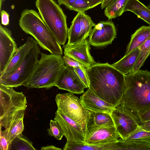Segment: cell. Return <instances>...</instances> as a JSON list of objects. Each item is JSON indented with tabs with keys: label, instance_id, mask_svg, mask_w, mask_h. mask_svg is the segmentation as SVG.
Segmentation results:
<instances>
[{
	"label": "cell",
	"instance_id": "74e56055",
	"mask_svg": "<svg viewBox=\"0 0 150 150\" xmlns=\"http://www.w3.org/2000/svg\"><path fill=\"white\" fill-rule=\"evenodd\" d=\"M150 47V37L139 48L140 51H142Z\"/></svg>",
	"mask_w": 150,
	"mask_h": 150
},
{
	"label": "cell",
	"instance_id": "30bf717a",
	"mask_svg": "<svg viewBox=\"0 0 150 150\" xmlns=\"http://www.w3.org/2000/svg\"><path fill=\"white\" fill-rule=\"evenodd\" d=\"M96 25L89 15L84 13H78L69 29L67 44L74 45L83 42Z\"/></svg>",
	"mask_w": 150,
	"mask_h": 150
},
{
	"label": "cell",
	"instance_id": "4dcf8cb0",
	"mask_svg": "<svg viewBox=\"0 0 150 150\" xmlns=\"http://www.w3.org/2000/svg\"><path fill=\"white\" fill-rule=\"evenodd\" d=\"M150 55V47L143 51H140L132 73L136 72L139 70Z\"/></svg>",
	"mask_w": 150,
	"mask_h": 150
},
{
	"label": "cell",
	"instance_id": "4fadbf2b",
	"mask_svg": "<svg viewBox=\"0 0 150 150\" xmlns=\"http://www.w3.org/2000/svg\"><path fill=\"white\" fill-rule=\"evenodd\" d=\"M55 86L59 89L77 94L83 93L84 89L87 88L74 68L69 66H65L58 77Z\"/></svg>",
	"mask_w": 150,
	"mask_h": 150
},
{
	"label": "cell",
	"instance_id": "277c9868",
	"mask_svg": "<svg viewBox=\"0 0 150 150\" xmlns=\"http://www.w3.org/2000/svg\"><path fill=\"white\" fill-rule=\"evenodd\" d=\"M41 57L30 77L23 84L28 88L49 89L55 86L65 66L62 55L40 52Z\"/></svg>",
	"mask_w": 150,
	"mask_h": 150
},
{
	"label": "cell",
	"instance_id": "ac0fdd59",
	"mask_svg": "<svg viewBox=\"0 0 150 150\" xmlns=\"http://www.w3.org/2000/svg\"><path fill=\"white\" fill-rule=\"evenodd\" d=\"M25 110H21L17 112L15 117L7 124L0 133L11 144L13 140L18 135L22 134L24 130L23 118Z\"/></svg>",
	"mask_w": 150,
	"mask_h": 150
},
{
	"label": "cell",
	"instance_id": "8d00e7d4",
	"mask_svg": "<svg viewBox=\"0 0 150 150\" xmlns=\"http://www.w3.org/2000/svg\"><path fill=\"white\" fill-rule=\"evenodd\" d=\"M150 120V110L142 114L139 119V125L142 123Z\"/></svg>",
	"mask_w": 150,
	"mask_h": 150
},
{
	"label": "cell",
	"instance_id": "b9f144b4",
	"mask_svg": "<svg viewBox=\"0 0 150 150\" xmlns=\"http://www.w3.org/2000/svg\"><path fill=\"white\" fill-rule=\"evenodd\" d=\"M114 0H103L101 4V8L102 9L105 8L110 5Z\"/></svg>",
	"mask_w": 150,
	"mask_h": 150
},
{
	"label": "cell",
	"instance_id": "484cf974",
	"mask_svg": "<svg viewBox=\"0 0 150 150\" xmlns=\"http://www.w3.org/2000/svg\"><path fill=\"white\" fill-rule=\"evenodd\" d=\"M128 0H114L105 8V15L109 20L121 16L124 12L125 5Z\"/></svg>",
	"mask_w": 150,
	"mask_h": 150
},
{
	"label": "cell",
	"instance_id": "ee69618b",
	"mask_svg": "<svg viewBox=\"0 0 150 150\" xmlns=\"http://www.w3.org/2000/svg\"><path fill=\"white\" fill-rule=\"evenodd\" d=\"M147 7L150 10V3L149 4Z\"/></svg>",
	"mask_w": 150,
	"mask_h": 150
},
{
	"label": "cell",
	"instance_id": "f1b7e54d",
	"mask_svg": "<svg viewBox=\"0 0 150 150\" xmlns=\"http://www.w3.org/2000/svg\"><path fill=\"white\" fill-rule=\"evenodd\" d=\"M50 128L47 129L49 135L54 137L58 140H61L64 136L62 128L55 120H51Z\"/></svg>",
	"mask_w": 150,
	"mask_h": 150
},
{
	"label": "cell",
	"instance_id": "4316f807",
	"mask_svg": "<svg viewBox=\"0 0 150 150\" xmlns=\"http://www.w3.org/2000/svg\"><path fill=\"white\" fill-rule=\"evenodd\" d=\"M33 143L22 134L16 137L12 142L11 150H35Z\"/></svg>",
	"mask_w": 150,
	"mask_h": 150
},
{
	"label": "cell",
	"instance_id": "44dd1931",
	"mask_svg": "<svg viewBox=\"0 0 150 150\" xmlns=\"http://www.w3.org/2000/svg\"><path fill=\"white\" fill-rule=\"evenodd\" d=\"M90 111L91 114L87 124V131L100 127L114 125L110 114L106 112Z\"/></svg>",
	"mask_w": 150,
	"mask_h": 150
},
{
	"label": "cell",
	"instance_id": "5bb4252c",
	"mask_svg": "<svg viewBox=\"0 0 150 150\" xmlns=\"http://www.w3.org/2000/svg\"><path fill=\"white\" fill-rule=\"evenodd\" d=\"M54 120L61 126L67 141L86 143V134L80 126L74 121L57 110Z\"/></svg>",
	"mask_w": 150,
	"mask_h": 150
},
{
	"label": "cell",
	"instance_id": "e575fe53",
	"mask_svg": "<svg viewBox=\"0 0 150 150\" xmlns=\"http://www.w3.org/2000/svg\"><path fill=\"white\" fill-rule=\"evenodd\" d=\"M0 12L1 24L5 26L8 25L9 23V14L4 10H1Z\"/></svg>",
	"mask_w": 150,
	"mask_h": 150
},
{
	"label": "cell",
	"instance_id": "ffe728a7",
	"mask_svg": "<svg viewBox=\"0 0 150 150\" xmlns=\"http://www.w3.org/2000/svg\"><path fill=\"white\" fill-rule=\"evenodd\" d=\"M139 47L132 50L112 65L125 75L132 73L140 54Z\"/></svg>",
	"mask_w": 150,
	"mask_h": 150
},
{
	"label": "cell",
	"instance_id": "7a4b0ae2",
	"mask_svg": "<svg viewBox=\"0 0 150 150\" xmlns=\"http://www.w3.org/2000/svg\"><path fill=\"white\" fill-rule=\"evenodd\" d=\"M125 87L119 105L125 107L138 121L150 110V71L139 69L125 75Z\"/></svg>",
	"mask_w": 150,
	"mask_h": 150
},
{
	"label": "cell",
	"instance_id": "d4e9b609",
	"mask_svg": "<svg viewBox=\"0 0 150 150\" xmlns=\"http://www.w3.org/2000/svg\"><path fill=\"white\" fill-rule=\"evenodd\" d=\"M116 150H150V144L143 142L123 140L120 138L115 142Z\"/></svg>",
	"mask_w": 150,
	"mask_h": 150
},
{
	"label": "cell",
	"instance_id": "7bdbcfd3",
	"mask_svg": "<svg viewBox=\"0 0 150 150\" xmlns=\"http://www.w3.org/2000/svg\"><path fill=\"white\" fill-rule=\"evenodd\" d=\"M5 0H0V11H1V6L2 5V4L4 1Z\"/></svg>",
	"mask_w": 150,
	"mask_h": 150
},
{
	"label": "cell",
	"instance_id": "836d02e7",
	"mask_svg": "<svg viewBox=\"0 0 150 150\" xmlns=\"http://www.w3.org/2000/svg\"><path fill=\"white\" fill-rule=\"evenodd\" d=\"M0 150H11V144H10L6 138L0 133Z\"/></svg>",
	"mask_w": 150,
	"mask_h": 150
},
{
	"label": "cell",
	"instance_id": "7c38bea8",
	"mask_svg": "<svg viewBox=\"0 0 150 150\" xmlns=\"http://www.w3.org/2000/svg\"><path fill=\"white\" fill-rule=\"evenodd\" d=\"M11 31L0 25V76L18 50Z\"/></svg>",
	"mask_w": 150,
	"mask_h": 150
},
{
	"label": "cell",
	"instance_id": "9a60e30c",
	"mask_svg": "<svg viewBox=\"0 0 150 150\" xmlns=\"http://www.w3.org/2000/svg\"><path fill=\"white\" fill-rule=\"evenodd\" d=\"M64 55L70 57L88 68L97 63L91 56L90 44L86 40L78 44L63 46Z\"/></svg>",
	"mask_w": 150,
	"mask_h": 150
},
{
	"label": "cell",
	"instance_id": "e0dca14e",
	"mask_svg": "<svg viewBox=\"0 0 150 150\" xmlns=\"http://www.w3.org/2000/svg\"><path fill=\"white\" fill-rule=\"evenodd\" d=\"M80 100L84 107L90 111L106 112L111 115L115 108L112 104L97 96L89 88L83 93Z\"/></svg>",
	"mask_w": 150,
	"mask_h": 150
},
{
	"label": "cell",
	"instance_id": "d6986e66",
	"mask_svg": "<svg viewBox=\"0 0 150 150\" xmlns=\"http://www.w3.org/2000/svg\"><path fill=\"white\" fill-rule=\"evenodd\" d=\"M35 41V39L31 37L27 38L26 42L18 48L15 54L0 76L9 74L15 69L29 52Z\"/></svg>",
	"mask_w": 150,
	"mask_h": 150
},
{
	"label": "cell",
	"instance_id": "6da1fadb",
	"mask_svg": "<svg viewBox=\"0 0 150 150\" xmlns=\"http://www.w3.org/2000/svg\"><path fill=\"white\" fill-rule=\"evenodd\" d=\"M86 70L89 88L115 107L118 105L125 89V75L107 62L97 63Z\"/></svg>",
	"mask_w": 150,
	"mask_h": 150
},
{
	"label": "cell",
	"instance_id": "8992f818",
	"mask_svg": "<svg viewBox=\"0 0 150 150\" xmlns=\"http://www.w3.org/2000/svg\"><path fill=\"white\" fill-rule=\"evenodd\" d=\"M40 53L39 47L35 40L29 52L15 69L9 74L0 76V84L13 88L23 85L33 71Z\"/></svg>",
	"mask_w": 150,
	"mask_h": 150
},
{
	"label": "cell",
	"instance_id": "2e32d148",
	"mask_svg": "<svg viewBox=\"0 0 150 150\" xmlns=\"http://www.w3.org/2000/svg\"><path fill=\"white\" fill-rule=\"evenodd\" d=\"M120 137L115 125L103 127L88 131L86 143L90 144H100L117 141Z\"/></svg>",
	"mask_w": 150,
	"mask_h": 150
},
{
	"label": "cell",
	"instance_id": "83f0119b",
	"mask_svg": "<svg viewBox=\"0 0 150 150\" xmlns=\"http://www.w3.org/2000/svg\"><path fill=\"white\" fill-rule=\"evenodd\" d=\"M127 140H134L143 142L150 144V131L139 127L127 139Z\"/></svg>",
	"mask_w": 150,
	"mask_h": 150
},
{
	"label": "cell",
	"instance_id": "d6a6232c",
	"mask_svg": "<svg viewBox=\"0 0 150 150\" xmlns=\"http://www.w3.org/2000/svg\"><path fill=\"white\" fill-rule=\"evenodd\" d=\"M62 57L66 66H69L73 67L86 68L83 65L70 57L64 55Z\"/></svg>",
	"mask_w": 150,
	"mask_h": 150
},
{
	"label": "cell",
	"instance_id": "ab89813d",
	"mask_svg": "<svg viewBox=\"0 0 150 150\" xmlns=\"http://www.w3.org/2000/svg\"><path fill=\"white\" fill-rule=\"evenodd\" d=\"M89 3L91 8H94L101 4L103 0H86Z\"/></svg>",
	"mask_w": 150,
	"mask_h": 150
},
{
	"label": "cell",
	"instance_id": "3957f363",
	"mask_svg": "<svg viewBox=\"0 0 150 150\" xmlns=\"http://www.w3.org/2000/svg\"><path fill=\"white\" fill-rule=\"evenodd\" d=\"M19 24L22 30L32 36L43 49L51 54H62L61 45L36 11L24 9L21 12Z\"/></svg>",
	"mask_w": 150,
	"mask_h": 150
},
{
	"label": "cell",
	"instance_id": "9c48e42d",
	"mask_svg": "<svg viewBox=\"0 0 150 150\" xmlns=\"http://www.w3.org/2000/svg\"><path fill=\"white\" fill-rule=\"evenodd\" d=\"M111 116L120 138L123 140L127 139L139 126L138 120L120 105L115 107Z\"/></svg>",
	"mask_w": 150,
	"mask_h": 150
},
{
	"label": "cell",
	"instance_id": "603a6c76",
	"mask_svg": "<svg viewBox=\"0 0 150 150\" xmlns=\"http://www.w3.org/2000/svg\"><path fill=\"white\" fill-rule=\"evenodd\" d=\"M132 12L150 25V10L139 0H128L124 12Z\"/></svg>",
	"mask_w": 150,
	"mask_h": 150
},
{
	"label": "cell",
	"instance_id": "cb8c5ba5",
	"mask_svg": "<svg viewBox=\"0 0 150 150\" xmlns=\"http://www.w3.org/2000/svg\"><path fill=\"white\" fill-rule=\"evenodd\" d=\"M112 142L100 144H90L67 141L64 150H112Z\"/></svg>",
	"mask_w": 150,
	"mask_h": 150
},
{
	"label": "cell",
	"instance_id": "ba28073f",
	"mask_svg": "<svg viewBox=\"0 0 150 150\" xmlns=\"http://www.w3.org/2000/svg\"><path fill=\"white\" fill-rule=\"evenodd\" d=\"M55 101L57 110L79 124L86 136L87 124L91 111L84 108L80 99L72 93H58L56 96Z\"/></svg>",
	"mask_w": 150,
	"mask_h": 150
},
{
	"label": "cell",
	"instance_id": "f35d334b",
	"mask_svg": "<svg viewBox=\"0 0 150 150\" xmlns=\"http://www.w3.org/2000/svg\"><path fill=\"white\" fill-rule=\"evenodd\" d=\"M139 127L145 130L150 131V120L141 123Z\"/></svg>",
	"mask_w": 150,
	"mask_h": 150
},
{
	"label": "cell",
	"instance_id": "52a82bcc",
	"mask_svg": "<svg viewBox=\"0 0 150 150\" xmlns=\"http://www.w3.org/2000/svg\"><path fill=\"white\" fill-rule=\"evenodd\" d=\"M13 88L0 84V127H4L18 110H25L27 107L26 96Z\"/></svg>",
	"mask_w": 150,
	"mask_h": 150
},
{
	"label": "cell",
	"instance_id": "60d3db41",
	"mask_svg": "<svg viewBox=\"0 0 150 150\" xmlns=\"http://www.w3.org/2000/svg\"><path fill=\"white\" fill-rule=\"evenodd\" d=\"M41 150H62L61 148H57L55 147L54 146L51 145H49L45 146H42L41 148Z\"/></svg>",
	"mask_w": 150,
	"mask_h": 150
},
{
	"label": "cell",
	"instance_id": "5b68a950",
	"mask_svg": "<svg viewBox=\"0 0 150 150\" xmlns=\"http://www.w3.org/2000/svg\"><path fill=\"white\" fill-rule=\"evenodd\" d=\"M35 6L42 20L60 45H64L68 37L67 16L54 0H36Z\"/></svg>",
	"mask_w": 150,
	"mask_h": 150
},
{
	"label": "cell",
	"instance_id": "d590c367",
	"mask_svg": "<svg viewBox=\"0 0 150 150\" xmlns=\"http://www.w3.org/2000/svg\"><path fill=\"white\" fill-rule=\"evenodd\" d=\"M76 0H57L58 4L63 5L69 9Z\"/></svg>",
	"mask_w": 150,
	"mask_h": 150
},
{
	"label": "cell",
	"instance_id": "7402d4cb",
	"mask_svg": "<svg viewBox=\"0 0 150 150\" xmlns=\"http://www.w3.org/2000/svg\"><path fill=\"white\" fill-rule=\"evenodd\" d=\"M150 37V26H142L131 36L129 42L127 47L125 55L139 47Z\"/></svg>",
	"mask_w": 150,
	"mask_h": 150
},
{
	"label": "cell",
	"instance_id": "f546056e",
	"mask_svg": "<svg viewBox=\"0 0 150 150\" xmlns=\"http://www.w3.org/2000/svg\"><path fill=\"white\" fill-rule=\"evenodd\" d=\"M90 4L86 0H76L69 9L78 13H84L91 9Z\"/></svg>",
	"mask_w": 150,
	"mask_h": 150
},
{
	"label": "cell",
	"instance_id": "1f68e13d",
	"mask_svg": "<svg viewBox=\"0 0 150 150\" xmlns=\"http://www.w3.org/2000/svg\"><path fill=\"white\" fill-rule=\"evenodd\" d=\"M78 76L87 88L89 87V79L86 72V68L74 67Z\"/></svg>",
	"mask_w": 150,
	"mask_h": 150
},
{
	"label": "cell",
	"instance_id": "8fae6325",
	"mask_svg": "<svg viewBox=\"0 0 150 150\" xmlns=\"http://www.w3.org/2000/svg\"><path fill=\"white\" fill-rule=\"evenodd\" d=\"M116 35L115 27L112 21H101L92 29L88 41L93 46L104 47L111 44Z\"/></svg>",
	"mask_w": 150,
	"mask_h": 150
}]
</instances>
